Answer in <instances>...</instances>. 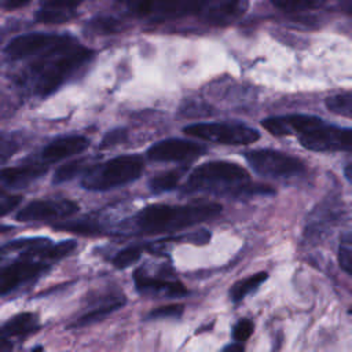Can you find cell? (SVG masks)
I'll use <instances>...</instances> for the list:
<instances>
[{
  "label": "cell",
  "instance_id": "6da1fadb",
  "mask_svg": "<svg viewBox=\"0 0 352 352\" xmlns=\"http://www.w3.org/2000/svg\"><path fill=\"white\" fill-rule=\"evenodd\" d=\"M76 241L54 243L44 236L21 238L0 248V296L40 278L70 254Z\"/></svg>",
  "mask_w": 352,
  "mask_h": 352
},
{
  "label": "cell",
  "instance_id": "7a4b0ae2",
  "mask_svg": "<svg viewBox=\"0 0 352 352\" xmlns=\"http://www.w3.org/2000/svg\"><path fill=\"white\" fill-rule=\"evenodd\" d=\"M223 206L216 202H192L184 205L154 204L140 209L133 217L120 224V232L157 235L182 231L194 224L217 217Z\"/></svg>",
  "mask_w": 352,
  "mask_h": 352
},
{
  "label": "cell",
  "instance_id": "3957f363",
  "mask_svg": "<svg viewBox=\"0 0 352 352\" xmlns=\"http://www.w3.org/2000/svg\"><path fill=\"white\" fill-rule=\"evenodd\" d=\"M182 192H206L243 198L253 195H272L275 194V190L270 186L252 183L250 175L243 166L235 162L216 160L195 166L182 186Z\"/></svg>",
  "mask_w": 352,
  "mask_h": 352
},
{
  "label": "cell",
  "instance_id": "277c9868",
  "mask_svg": "<svg viewBox=\"0 0 352 352\" xmlns=\"http://www.w3.org/2000/svg\"><path fill=\"white\" fill-rule=\"evenodd\" d=\"M89 58L91 51L77 45L70 38L65 44L34 56L23 77V82L34 95H51Z\"/></svg>",
  "mask_w": 352,
  "mask_h": 352
},
{
  "label": "cell",
  "instance_id": "5b68a950",
  "mask_svg": "<svg viewBox=\"0 0 352 352\" xmlns=\"http://www.w3.org/2000/svg\"><path fill=\"white\" fill-rule=\"evenodd\" d=\"M144 162L140 155H118L100 164H92L81 176V187L88 191H109L138 180Z\"/></svg>",
  "mask_w": 352,
  "mask_h": 352
},
{
  "label": "cell",
  "instance_id": "8992f818",
  "mask_svg": "<svg viewBox=\"0 0 352 352\" xmlns=\"http://www.w3.org/2000/svg\"><path fill=\"white\" fill-rule=\"evenodd\" d=\"M213 0H125V6L138 18L148 21L175 19L208 10Z\"/></svg>",
  "mask_w": 352,
  "mask_h": 352
},
{
  "label": "cell",
  "instance_id": "52a82bcc",
  "mask_svg": "<svg viewBox=\"0 0 352 352\" xmlns=\"http://www.w3.org/2000/svg\"><path fill=\"white\" fill-rule=\"evenodd\" d=\"M245 158L250 168L263 177L289 179L305 172V164L300 158L272 148L246 151Z\"/></svg>",
  "mask_w": 352,
  "mask_h": 352
},
{
  "label": "cell",
  "instance_id": "ba28073f",
  "mask_svg": "<svg viewBox=\"0 0 352 352\" xmlns=\"http://www.w3.org/2000/svg\"><path fill=\"white\" fill-rule=\"evenodd\" d=\"M183 132L187 136L228 146H245L260 139L258 131L232 122H198L183 128Z\"/></svg>",
  "mask_w": 352,
  "mask_h": 352
},
{
  "label": "cell",
  "instance_id": "9c48e42d",
  "mask_svg": "<svg viewBox=\"0 0 352 352\" xmlns=\"http://www.w3.org/2000/svg\"><path fill=\"white\" fill-rule=\"evenodd\" d=\"M135 287L140 294L165 297V298H182L190 294L188 289L173 276L169 270H157L155 274L148 272L146 267H139L133 272Z\"/></svg>",
  "mask_w": 352,
  "mask_h": 352
},
{
  "label": "cell",
  "instance_id": "30bf717a",
  "mask_svg": "<svg viewBox=\"0 0 352 352\" xmlns=\"http://www.w3.org/2000/svg\"><path fill=\"white\" fill-rule=\"evenodd\" d=\"M300 144L311 151H351L352 131L336 125H326L323 121L298 135Z\"/></svg>",
  "mask_w": 352,
  "mask_h": 352
},
{
  "label": "cell",
  "instance_id": "8fae6325",
  "mask_svg": "<svg viewBox=\"0 0 352 352\" xmlns=\"http://www.w3.org/2000/svg\"><path fill=\"white\" fill-rule=\"evenodd\" d=\"M344 216L342 201L329 197L318 204L307 217L304 239L309 243L323 241Z\"/></svg>",
  "mask_w": 352,
  "mask_h": 352
},
{
  "label": "cell",
  "instance_id": "7c38bea8",
  "mask_svg": "<svg viewBox=\"0 0 352 352\" xmlns=\"http://www.w3.org/2000/svg\"><path fill=\"white\" fill-rule=\"evenodd\" d=\"M77 202L65 198H47L34 199L23 206L15 216L18 221L34 223V221H54L65 219L78 212Z\"/></svg>",
  "mask_w": 352,
  "mask_h": 352
},
{
  "label": "cell",
  "instance_id": "4fadbf2b",
  "mask_svg": "<svg viewBox=\"0 0 352 352\" xmlns=\"http://www.w3.org/2000/svg\"><path fill=\"white\" fill-rule=\"evenodd\" d=\"M72 37L47 33H29L12 38L6 47V54L14 60L32 59L48 50L65 44Z\"/></svg>",
  "mask_w": 352,
  "mask_h": 352
},
{
  "label": "cell",
  "instance_id": "5bb4252c",
  "mask_svg": "<svg viewBox=\"0 0 352 352\" xmlns=\"http://www.w3.org/2000/svg\"><path fill=\"white\" fill-rule=\"evenodd\" d=\"M206 153V147L187 139L170 138L150 146L147 158L154 162H182L191 161Z\"/></svg>",
  "mask_w": 352,
  "mask_h": 352
},
{
  "label": "cell",
  "instance_id": "9a60e30c",
  "mask_svg": "<svg viewBox=\"0 0 352 352\" xmlns=\"http://www.w3.org/2000/svg\"><path fill=\"white\" fill-rule=\"evenodd\" d=\"M87 309L76 318L69 327L70 329H80L85 326H91L94 323H98L107 316H110L113 312L118 311L121 307L125 305L126 298L121 292H104L100 294H95L92 300L88 301Z\"/></svg>",
  "mask_w": 352,
  "mask_h": 352
},
{
  "label": "cell",
  "instance_id": "2e32d148",
  "mask_svg": "<svg viewBox=\"0 0 352 352\" xmlns=\"http://www.w3.org/2000/svg\"><path fill=\"white\" fill-rule=\"evenodd\" d=\"M322 120L315 116L305 114H290L278 116L263 120L261 125L274 136H289L301 135L302 132L311 129L312 126L320 124Z\"/></svg>",
  "mask_w": 352,
  "mask_h": 352
},
{
  "label": "cell",
  "instance_id": "e0dca14e",
  "mask_svg": "<svg viewBox=\"0 0 352 352\" xmlns=\"http://www.w3.org/2000/svg\"><path fill=\"white\" fill-rule=\"evenodd\" d=\"M48 166L41 162H29L0 170V192L18 190L29 186L47 173Z\"/></svg>",
  "mask_w": 352,
  "mask_h": 352
},
{
  "label": "cell",
  "instance_id": "ac0fdd59",
  "mask_svg": "<svg viewBox=\"0 0 352 352\" xmlns=\"http://www.w3.org/2000/svg\"><path fill=\"white\" fill-rule=\"evenodd\" d=\"M88 144H89V140L81 135L58 138L43 148L38 162L47 165L51 162H56V161L77 155L82 153L88 147Z\"/></svg>",
  "mask_w": 352,
  "mask_h": 352
},
{
  "label": "cell",
  "instance_id": "d6986e66",
  "mask_svg": "<svg viewBox=\"0 0 352 352\" xmlns=\"http://www.w3.org/2000/svg\"><path fill=\"white\" fill-rule=\"evenodd\" d=\"M82 0H41L36 12L40 23H65L77 14V7Z\"/></svg>",
  "mask_w": 352,
  "mask_h": 352
},
{
  "label": "cell",
  "instance_id": "ffe728a7",
  "mask_svg": "<svg viewBox=\"0 0 352 352\" xmlns=\"http://www.w3.org/2000/svg\"><path fill=\"white\" fill-rule=\"evenodd\" d=\"M40 327L38 315L34 312H22L11 319H8L1 327L0 331L8 338L23 337L34 333Z\"/></svg>",
  "mask_w": 352,
  "mask_h": 352
},
{
  "label": "cell",
  "instance_id": "44dd1931",
  "mask_svg": "<svg viewBox=\"0 0 352 352\" xmlns=\"http://www.w3.org/2000/svg\"><path fill=\"white\" fill-rule=\"evenodd\" d=\"M246 0H213L209 6L208 19L212 22H228L243 12Z\"/></svg>",
  "mask_w": 352,
  "mask_h": 352
},
{
  "label": "cell",
  "instance_id": "7402d4cb",
  "mask_svg": "<svg viewBox=\"0 0 352 352\" xmlns=\"http://www.w3.org/2000/svg\"><path fill=\"white\" fill-rule=\"evenodd\" d=\"M268 278V274L265 271H260L256 272L248 278L239 279L236 280L231 287H230V298L232 302H239L242 301L248 294L253 293L254 290H257Z\"/></svg>",
  "mask_w": 352,
  "mask_h": 352
},
{
  "label": "cell",
  "instance_id": "603a6c76",
  "mask_svg": "<svg viewBox=\"0 0 352 352\" xmlns=\"http://www.w3.org/2000/svg\"><path fill=\"white\" fill-rule=\"evenodd\" d=\"M183 175H184V169L179 168V169H170L168 172L153 176L148 179V183H147L148 190L153 194H162V192L172 191L179 186Z\"/></svg>",
  "mask_w": 352,
  "mask_h": 352
},
{
  "label": "cell",
  "instance_id": "cb8c5ba5",
  "mask_svg": "<svg viewBox=\"0 0 352 352\" xmlns=\"http://www.w3.org/2000/svg\"><path fill=\"white\" fill-rule=\"evenodd\" d=\"M92 165V162L88 161V158H81V160H76V161H70L62 166H59L54 176H52V183L54 184H60V183H66L77 176H82L85 173V170Z\"/></svg>",
  "mask_w": 352,
  "mask_h": 352
},
{
  "label": "cell",
  "instance_id": "d4e9b609",
  "mask_svg": "<svg viewBox=\"0 0 352 352\" xmlns=\"http://www.w3.org/2000/svg\"><path fill=\"white\" fill-rule=\"evenodd\" d=\"M55 230L67 231L73 234H81V235H98L103 232V228L100 224L94 223L92 220H72V221H59L54 223L52 226Z\"/></svg>",
  "mask_w": 352,
  "mask_h": 352
},
{
  "label": "cell",
  "instance_id": "484cf974",
  "mask_svg": "<svg viewBox=\"0 0 352 352\" xmlns=\"http://www.w3.org/2000/svg\"><path fill=\"white\" fill-rule=\"evenodd\" d=\"M146 250V245L144 243H139V245H129L121 250H118L113 258H111V264L118 268V270H125L128 267H131L132 264H135L142 253Z\"/></svg>",
  "mask_w": 352,
  "mask_h": 352
},
{
  "label": "cell",
  "instance_id": "4316f807",
  "mask_svg": "<svg viewBox=\"0 0 352 352\" xmlns=\"http://www.w3.org/2000/svg\"><path fill=\"white\" fill-rule=\"evenodd\" d=\"M326 107L338 116H344L346 118L352 117V98L349 92L337 94L326 99Z\"/></svg>",
  "mask_w": 352,
  "mask_h": 352
},
{
  "label": "cell",
  "instance_id": "83f0119b",
  "mask_svg": "<svg viewBox=\"0 0 352 352\" xmlns=\"http://www.w3.org/2000/svg\"><path fill=\"white\" fill-rule=\"evenodd\" d=\"M337 258H338V265L341 267V270L345 274L352 275V236H351L349 231L342 234V236L340 239Z\"/></svg>",
  "mask_w": 352,
  "mask_h": 352
},
{
  "label": "cell",
  "instance_id": "f1b7e54d",
  "mask_svg": "<svg viewBox=\"0 0 352 352\" xmlns=\"http://www.w3.org/2000/svg\"><path fill=\"white\" fill-rule=\"evenodd\" d=\"M184 312V305L182 304H168L161 305L158 308L151 309L146 315V320H154V319H179L182 318Z\"/></svg>",
  "mask_w": 352,
  "mask_h": 352
},
{
  "label": "cell",
  "instance_id": "f546056e",
  "mask_svg": "<svg viewBox=\"0 0 352 352\" xmlns=\"http://www.w3.org/2000/svg\"><path fill=\"white\" fill-rule=\"evenodd\" d=\"M271 1L279 10H283L287 12L309 10L322 3V0H271Z\"/></svg>",
  "mask_w": 352,
  "mask_h": 352
},
{
  "label": "cell",
  "instance_id": "4dcf8cb0",
  "mask_svg": "<svg viewBox=\"0 0 352 352\" xmlns=\"http://www.w3.org/2000/svg\"><path fill=\"white\" fill-rule=\"evenodd\" d=\"M19 150V142L15 136L0 133V164L6 162Z\"/></svg>",
  "mask_w": 352,
  "mask_h": 352
},
{
  "label": "cell",
  "instance_id": "1f68e13d",
  "mask_svg": "<svg viewBox=\"0 0 352 352\" xmlns=\"http://www.w3.org/2000/svg\"><path fill=\"white\" fill-rule=\"evenodd\" d=\"M253 330H254L253 322L250 319H248V318H242L232 327V338L236 342H243V341L249 340V337L252 336Z\"/></svg>",
  "mask_w": 352,
  "mask_h": 352
},
{
  "label": "cell",
  "instance_id": "d6a6232c",
  "mask_svg": "<svg viewBox=\"0 0 352 352\" xmlns=\"http://www.w3.org/2000/svg\"><path fill=\"white\" fill-rule=\"evenodd\" d=\"M21 201H22L21 195L0 192V217L12 212L19 205Z\"/></svg>",
  "mask_w": 352,
  "mask_h": 352
},
{
  "label": "cell",
  "instance_id": "836d02e7",
  "mask_svg": "<svg viewBox=\"0 0 352 352\" xmlns=\"http://www.w3.org/2000/svg\"><path fill=\"white\" fill-rule=\"evenodd\" d=\"M126 139V131L122 129V128H117V129H113L110 132H107L102 142H100V148H107V147H113L116 144H120L122 143L124 140Z\"/></svg>",
  "mask_w": 352,
  "mask_h": 352
},
{
  "label": "cell",
  "instance_id": "e575fe53",
  "mask_svg": "<svg viewBox=\"0 0 352 352\" xmlns=\"http://www.w3.org/2000/svg\"><path fill=\"white\" fill-rule=\"evenodd\" d=\"M92 28L96 30V32H114L117 30V22L110 19V18H106V19H98V21H94L92 22Z\"/></svg>",
  "mask_w": 352,
  "mask_h": 352
},
{
  "label": "cell",
  "instance_id": "d590c367",
  "mask_svg": "<svg viewBox=\"0 0 352 352\" xmlns=\"http://www.w3.org/2000/svg\"><path fill=\"white\" fill-rule=\"evenodd\" d=\"M29 1L30 0H0V7L7 11H11V10H16L26 6Z\"/></svg>",
  "mask_w": 352,
  "mask_h": 352
},
{
  "label": "cell",
  "instance_id": "8d00e7d4",
  "mask_svg": "<svg viewBox=\"0 0 352 352\" xmlns=\"http://www.w3.org/2000/svg\"><path fill=\"white\" fill-rule=\"evenodd\" d=\"M0 352H12L11 338L4 336L1 331H0Z\"/></svg>",
  "mask_w": 352,
  "mask_h": 352
},
{
  "label": "cell",
  "instance_id": "74e56055",
  "mask_svg": "<svg viewBox=\"0 0 352 352\" xmlns=\"http://www.w3.org/2000/svg\"><path fill=\"white\" fill-rule=\"evenodd\" d=\"M221 352H245V346L241 342H234L226 345Z\"/></svg>",
  "mask_w": 352,
  "mask_h": 352
},
{
  "label": "cell",
  "instance_id": "f35d334b",
  "mask_svg": "<svg viewBox=\"0 0 352 352\" xmlns=\"http://www.w3.org/2000/svg\"><path fill=\"white\" fill-rule=\"evenodd\" d=\"M352 166H351V164H348L346 166H345V169H344V175H345V177H346V180L351 183L352 182Z\"/></svg>",
  "mask_w": 352,
  "mask_h": 352
},
{
  "label": "cell",
  "instance_id": "ab89813d",
  "mask_svg": "<svg viewBox=\"0 0 352 352\" xmlns=\"http://www.w3.org/2000/svg\"><path fill=\"white\" fill-rule=\"evenodd\" d=\"M30 352H43V346H41V345H37V346H34Z\"/></svg>",
  "mask_w": 352,
  "mask_h": 352
}]
</instances>
